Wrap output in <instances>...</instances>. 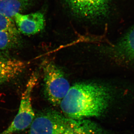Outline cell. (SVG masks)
<instances>
[{"label":"cell","mask_w":134,"mask_h":134,"mask_svg":"<svg viewBox=\"0 0 134 134\" xmlns=\"http://www.w3.org/2000/svg\"><path fill=\"white\" fill-rule=\"evenodd\" d=\"M113 96L111 89L104 85L75 84L62 101L60 107L64 115L72 119L100 117L108 110Z\"/></svg>","instance_id":"6da1fadb"},{"label":"cell","mask_w":134,"mask_h":134,"mask_svg":"<svg viewBox=\"0 0 134 134\" xmlns=\"http://www.w3.org/2000/svg\"><path fill=\"white\" fill-rule=\"evenodd\" d=\"M43 70L45 96L53 105L59 106L71 87L69 82L54 63H46Z\"/></svg>","instance_id":"7a4b0ae2"},{"label":"cell","mask_w":134,"mask_h":134,"mask_svg":"<svg viewBox=\"0 0 134 134\" xmlns=\"http://www.w3.org/2000/svg\"><path fill=\"white\" fill-rule=\"evenodd\" d=\"M77 121L54 110L45 111L35 116L29 127V134H63Z\"/></svg>","instance_id":"3957f363"},{"label":"cell","mask_w":134,"mask_h":134,"mask_svg":"<svg viewBox=\"0 0 134 134\" xmlns=\"http://www.w3.org/2000/svg\"><path fill=\"white\" fill-rule=\"evenodd\" d=\"M37 81V75H32L22 95L18 112L9 126L0 134H12L24 130L31 126L35 117L31 95Z\"/></svg>","instance_id":"277c9868"},{"label":"cell","mask_w":134,"mask_h":134,"mask_svg":"<svg viewBox=\"0 0 134 134\" xmlns=\"http://www.w3.org/2000/svg\"><path fill=\"white\" fill-rule=\"evenodd\" d=\"M72 12L83 18H98L108 12L110 0H66Z\"/></svg>","instance_id":"5b68a950"},{"label":"cell","mask_w":134,"mask_h":134,"mask_svg":"<svg viewBox=\"0 0 134 134\" xmlns=\"http://www.w3.org/2000/svg\"><path fill=\"white\" fill-rule=\"evenodd\" d=\"M15 23L19 32L27 36L34 35L44 29L45 19L40 12L27 14L18 13L14 17Z\"/></svg>","instance_id":"8992f818"},{"label":"cell","mask_w":134,"mask_h":134,"mask_svg":"<svg viewBox=\"0 0 134 134\" xmlns=\"http://www.w3.org/2000/svg\"><path fill=\"white\" fill-rule=\"evenodd\" d=\"M26 64L21 60L0 58V85L12 81L24 71Z\"/></svg>","instance_id":"52a82bcc"},{"label":"cell","mask_w":134,"mask_h":134,"mask_svg":"<svg viewBox=\"0 0 134 134\" xmlns=\"http://www.w3.org/2000/svg\"><path fill=\"white\" fill-rule=\"evenodd\" d=\"M113 50L119 59L134 63V26L116 43Z\"/></svg>","instance_id":"ba28073f"},{"label":"cell","mask_w":134,"mask_h":134,"mask_svg":"<svg viewBox=\"0 0 134 134\" xmlns=\"http://www.w3.org/2000/svg\"><path fill=\"white\" fill-rule=\"evenodd\" d=\"M31 3V0H0V13L14 20L17 14H22Z\"/></svg>","instance_id":"9c48e42d"},{"label":"cell","mask_w":134,"mask_h":134,"mask_svg":"<svg viewBox=\"0 0 134 134\" xmlns=\"http://www.w3.org/2000/svg\"><path fill=\"white\" fill-rule=\"evenodd\" d=\"M20 42L19 35L0 31V52L7 51L14 48Z\"/></svg>","instance_id":"30bf717a"},{"label":"cell","mask_w":134,"mask_h":134,"mask_svg":"<svg viewBox=\"0 0 134 134\" xmlns=\"http://www.w3.org/2000/svg\"><path fill=\"white\" fill-rule=\"evenodd\" d=\"M0 31L8 32L19 35L14 20L0 13Z\"/></svg>","instance_id":"8fae6325"},{"label":"cell","mask_w":134,"mask_h":134,"mask_svg":"<svg viewBox=\"0 0 134 134\" xmlns=\"http://www.w3.org/2000/svg\"><path fill=\"white\" fill-rule=\"evenodd\" d=\"M77 121L76 124L70 129L66 131L63 134H94L91 128H90L85 124ZM101 134H105V133Z\"/></svg>","instance_id":"7c38bea8"}]
</instances>
